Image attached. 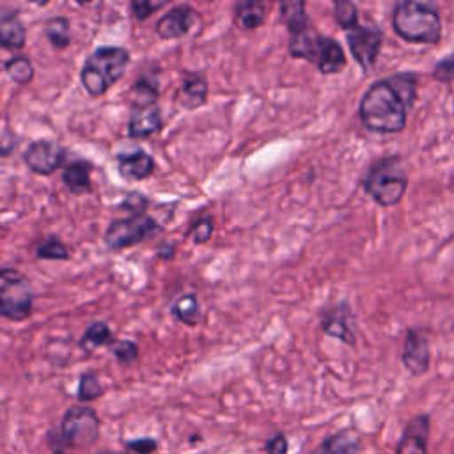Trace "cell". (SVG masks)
Listing matches in <instances>:
<instances>
[{
	"label": "cell",
	"instance_id": "6da1fadb",
	"mask_svg": "<svg viewBox=\"0 0 454 454\" xmlns=\"http://www.w3.org/2000/svg\"><path fill=\"white\" fill-rule=\"evenodd\" d=\"M362 124L374 133H399L406 126L408 105L383 78L374 82L362 96L358 106Z\"/></svg>",
	"mask_w": 454,
	"mask_h": 454
},
{
	"label": "cell",
	"instance_id": "7a4b0ae2",
	"mask_svg": "<svg viewBox=\"0 0 454 454\" xmlns=\"http://www.w3.org/2000/svg\"><path fill=\"white\" fill-rule=\"evenodd\" d=\"M99 427L101 420L94 408L87 404H73L64 411L59 429L48 431L46 443L51 454L89 449L99 440Z\"/></svg>",
	"mask_w": 454,
	"mask_h": 454
},
{
	"label": "cell",
	"instance_id": "3957f363",
	"mask_svg": "<svg viewBox=\"0 0 454 454\" xmlns=\"http://www.w3.org/2000/svg\"><path fill=\"white\" fill-rule=\"evenodd\" d=\"M129 59V50L124 46L106 44L96 48L85 59L80 71V82L85 92L92 98L106 94L108 89L122 78Z\"/></svg>",
	"mask_w": 454,
	"mask_h": 454
},
{
	"label": "cell",
	"instance_id": "277c9868",
	"mask_svg": "<svg viewBox=\"0 0 454 454\" xmlns=\"http://www.w3.org/2000/svg\"><path fill=\"white\" fill-rule=\"evenodd\" d=\"M394 32L408 43L436 44L442 37V20L434 5L403 0L392 12Z\"/></svg>",
	"mask_w": 454,
	"mask_h": 454
},
{
	"label": "cell",
	"instance_id": "5b68a950",
	"mask_svg": "<svg viewBox=\"0 0 454 454\" xmlns=\"http://www.w3.org/2000/svg\"><path fill=\"white\" fill-rule=\"evenodd\" d=\"M364 192L380 206H395L408 188V176L399 156L376 160L362 179Z\"/></svg>",
	"mask_w": 454,
	"mask_h": 454
},
{
	"label": "cell",
	"instance_id": "8992f818",
	"mask_svg": "<svg viewBox=\"0 0 454 454\" xmlns=\"http://www.w3.org/2000/svg\"><path fill=\"white\" fill-rule=\"evenodd\" d=\"M34 293L30 280L16 268L0 271V314L9 321H25L32 314Z\"/></svg>",
	"mask_w": 454,
	"mask_h": 454
},
{
	"label": "cell",
	"instance_id": "52a82bcc",
	"mask_svg": "<svg viewBox=\"0 0 454 454\" xmlns=\"http://www.w3.org/2000/svg\"><path fill=\"white\" fill-rule=\"evenodd\" d=\"M160 232L161 227L151 215H128L108 223L103 241L108 250L119 252L138 243L149 241Z\"/></svg>",
	"mask_w": 454,
	"mask_h": 454
},
{
	"label": "cell",
	"instance_id": "ba28073f",
	"mask_svg": "<svg viewBox=\"0 0 454 454\" xmlns=\"http://www.w3.org/2000/svg\"><path fill=\"white\" fill-rule=\"evenodd\" d=\"M23 163L39 176H51L67 165V151L59 142L39 138L28 144L23 151Z\"/></svg>",
	"mask_w": 454,
	"mask_h": 454
},
{
	"label": "cell",
	"instance_id": "9c48e42d",
	"mask_svg": "<svg viewBox=\"0 0 454 454\" xmlns=\"http://www.w3.org/2000/svg\"><path fill=\"white\" fill-rule=\"evenodd\" d=\"M346 41L351 55L364 71L374 67L383 43V32L378 27L358 25L346 34Z\"/></svg>",
	"mask_w": 454,
	"mask_h": 454
},
{
	"label": "cell",
	"instance_id": "30bf717a",
	"mask_svg": "<svg viewBox=\"0 0 454 454\" xmlns=\"http://www.w3.org/2000/svg\"><path fill=\"white\" fill-rule=\"evenodd\" d=\"M199 21V12L188 5L179 4L170 7L154 25V32L160 39H179L190 32V28Z\"/></svg>",
	"mask_w": 454,
	"mask_h": 454
},
{
	"label": "cell",
	"instance_id": "8fae6325",
	"mask_svg": "<svg viewBox=\"0 0 454 454\" xmlns=\"http://www.w3.org/2000/svg\"><path fill=\"white\" fill-rule=\"evenodd\" d=\"M431 351L426 335L417 328H408L403 342L401 362L413 376H420L429 369Z\"/></svg>",
	"mask_w": 454,
	"mask_h": 454
},
{
	"label": "cell",
	"instance_id": "7c38bea8",
	"mask_svg": "<svg viewBox=\"0 0 454 454\" xmlns=\"http://www.w3.org/2000/svg\"><path fill=\"white\" fill-rule=\"evenodd\" d=\"M115 163H117L119 176L124 177L126 181H144L151 177L156 170L154 158L140 147L117 153Z\"/></svg>",
	"mask_w": 454,
	"mask_h": 454
},
{
	"label": "cell",
	"instance_id": "4fadbf2b",
	"mask_svg": "<svg viewBox=\"0 0 454 454\" xmlns=\"http://www.w3.org/2000/svg\"><path fill=\"white\" fill-rule=\"evenodd\" d=\"M325 39H326V35L317 32V28L310 23L309 27H305L300 32L289 34L287 50L293 59H301V60H307L316 66L319 60V55L323 51Z\"/></svg>",
	"mask_w": 454,
	"mask_h": 454
},
{
	"label": "cell",
	"instance_id": "5bb4252c",
	"mask_svg": "<svg viewBox=\"0 0 454 454\" xmlns=\"http://www.w3.org/2000/svg\"><path fill=\"white\" fill-rule=\"evenodd\" d=\"M429 417L415 415L408 420L397 442L395 454H427Z\"/></svg>",
	"mask_w": 454,
	"mask_h": 454
},
{
	"label": "cell",
	"instance_id": "9a60e30c",
	"mask_svg": "<svg viewBox=\"0 0 454 454\" xmlns=\"http://www.w3.org/2000/svg\"><path fill=\"white\" fill-rule=\"evenodd\" d=\"M351 310L346 301H340L330 309H325L321 314V328L326 335L339 339L348 346H355V333L351 332L348 321L351 319Z\"/></svg>",
	"mask_w": 454,
	"mask_h": 454
},
{
	"label": "cell",
	"instance_id": "2e32d148",
	"mask_svg": "<svg viewBox=\"0 0 454 454\" xmlns=\"http://www.w3.org/2000/svg\"><path fill=\"white\" fill-rule=\"evenodd\" d=\"M207 80L199 71L184 69L181 73V85H179V103L186 110H197L206 105L207 101Z\"/></svg>",
	"mask_w": 454,
	"mask_h": 454
},
{
	"label": "cell",
	"instance_id": "e0dca14e",
	"mask_svg": "<svg viewBox=\"0 0 454 454\" xmlns=\"http://www.w3.org/2000/svg\"><path fill=\"white\" fill-rule=\"evenodd\" d=\"M163 128L161 112L156 106L149 108H133L129 110L128 119V137L133 140H145L156 133H160Z\"/></svg>",
	"mask_w": 454,
	"mask_h": 454
},
{
	"label": "cell",
	"instance_id": "ac0fdd59",
	"mask_svg": "<svg viewBox=\"0 0 454 454\" xmlns=\"http://www.w3.org/2000/svg\"><path fill=\"white\" fill-rule=\"evenodd\" d=\"M160 87H158V76L154 71L151 73H140L135 83L131 85L128 92V103L129 110L133 108H149L158 105Z\"/></svg>",
	"mask_w": 454,
	"mask_h": 454
},
{
	"label": "cell",
	"instance_id": "d6986e66",
	"mask_svg": "<svg viewBox=\"0 0 454 454\" xmlns=\"http://www.w3.org/2000/svg\"><path fill=\"white\" fill-rule=\"evenodd\" d=\"M92 163L87 160H73L62 172V183L73 195H85L92 192Z\"/></svg>",
	"mask_w": 454,
	"mask_h": 454
},
{
	"label": "cell",
	"instance_id": "ffe728a7",
	"mask_svg": "<svg viewBox=\"0 0 454 454\" xmlns=\"http://www.w3.org/2000/svg\"><path fill=\"white\" fill-rule=\"evenodd\" d=\"M27 43V30L18 12H4L0 16V44L5 50H21Z\"/></svg>",
	"mask_w": 454,
	"mask_h": 454
},
{
	"label": "cell",
	"instance_id": "44dd1931",
	"mask_svg": "<svg viewBox=\"0 0 454 454\" xmlns=\"http://www.w3.org/2000/svg\"><path fill=\"white\" fill-rule=\"evenodd\" d=\"M346 64H348V60H346L342 46L337 43V39L326 35L323 51L316 64L319 73L321 74H337L346 67Z\"/></svg>",
	"mask_w": 454,
	"mask_h": 454
},
{
	"label": "cell",
	"instance_id": "7402d4cb",
	"mask_svg": "<svg viewBox=\"0 0 454 454\" xmlns=\"http://www.w3.org/2000/svg\"><path fill=\"white\" fill-rule=\"evenodd\" d=\"M268 5L262 2H238L234 5V20L243 30H255L266 21Z\"/></svg>",
	"mask_w": 454,
	"mask_h": 454
},
{
	"label": "cell",
	"instance_id": "603a6c76",
	"mask_svg": "<svg viewBox=\"0 0 454 454\" xmlns=\"http://www.w3.org/2000/svg\"><path fill=\"white\" fill-rule=\"evenodd\" d=\"M360 442L349 431H339L326 436L312 454H358Z\"/></svg>",
	"mask_w": 454,
	"mask_h": 454
},
{
	"label": "cell",
	"instance_id": "cb8c5ba5",
	"mask_svg": "<svg viewBox=\"0 0 454 454\" xmlns=\"http://www.w3.org/2000/svg\"><path fill=\"white\" fill-rule=\"evenodd\" d=\"M170 314L176 321L193 328L202 321V312H200V303L199 296L195 293H186L179 296L174 305L170 307Z\"/></svg>",
	"mask_w": 454,
	"mask_h": 454
},
{
	"label": "cell",
	"instance_id": "d4e9b609",
	"mask_svg": "<svg viewBox=\"0 0 454 454\" xmlns=\"http://www.w3.org/2000/svg\"><path fill=\"white\" fill-rule=\"evenodd\" d=\"M280 21L286 25L289 34L300 32L312 23L305 12V2H301V0L282 2L280 4Z\"/></svg>",
	"mask_w": 454,
	"mask_h": 454
},
{
	"label": "cell",
	"instance_id": "484cf974",
	"mask_svg": "<svg viewBox=\"0 0 454 454\" xmlns=\"http://www.w3.org/2000/svg\"><path fill=\"white\" fill-rule=\"evenodd\" d=\"M44 35L57 50H66L71 44V23L66 16H53L44 21Z\"/></svg>",
	"mask_w": 454,
	"mask_h": 454
},
{
	"label": "cell",
	"instance_id": "4316f807",
	"mask_svg": "<svg viewBox=\"0 0 454 454\" xmlns=\"http://www.w3.org/2000/svg\"><path fill=\"white\" fill-rule=\"evenodd\" d=\"M35 255L44 261H69L71 252L59 236H44L35 245Z\"/></svg>",
	"mask_w": 454,
	"mask_h": 454
},
{
	"label": "cell",
	"instance_id": "83f0119b",
	"mask_svg": "<svg viewBox=\"0 0 454 454\" xmlns=\"http://www.w3.org/2000/svg\"><path fill=\"white\" fill-rule=\"evenodd\" d=\"M112 340V330L105 321H94L87 326L80 339V348L85 351H92L99 346H108Z\"/></svg>",
	"mask_w": 454,
	"mask_h": 454
},
{
	"label": "cell",
	"instance_id": "f1b7e54d",
	"mask_svg": "<svg viewBox=\"0 0 454 454\" xmlns=\"http://www.w3.org/2000/svg\"><path fill=\"white\" fill-rule=\"evenodd\" d=\"M9 78L20 85H28L34 80V66L27 55H14L4 64Z\"/></svg>",
	"mask_w": 454,
	"mask_h": 454
},
{
	"label": "cell",
	"instance_id": "f546056e",
	"mask_svg": "<svg viewBox=\"0 0 454 454\" xmlns=\"http://www.w3.org/2000/svg\"><path fill=\"white\" fill-rule=\"evenodd\" d=\"M333 18H335L337 25L346 32H351L353 28L358 27V9L349 0H335Z\"/></svg>",
	"mask_w": 454,
	"mask_h": 454
},
{
	"label": "cell",
	"instance_id": "4dcf8cb0",
	"mask_svg": "<svg viewBox=\"0 0 454 454\" xmlns=\"http://www.w3.org/2000/svg\"><path fill=\"white\" fill-rule=\"evenodd\" d=\"M387 80L392 83V87L397 90V94L404 99L408 108H411L413 101H415V96H417V74L399 73V74L388 76Z\"/></svg>",
	"mask_w": 454,
	"mask_h": 454
},
{
	"label": "cell",
	"instance_id": "1f68e13d",
	"mask_svg": "<svg viewBox=\"0 0 454 454\" xmlns=\"http://www.w3.org/2000/svg\"><path fill=\"white\" fill-rule=\"evenodd\" d=\"M103 385L99 381V378L94 372H83L80 376L78 381V388H76V399L82 403H90L96 401L98 397L103 395Z\"/></svg>",
	"mask_w": 454,
	"mask_h": 454
},
{
	"label": "cell",
	"instance_id": "d6a6232c",
	"mask_svg": "<svg viewBox=\"0 0 454 454\" xmlns=\"http://www.w3.org/2000/svg\"><path fill=\"white\" fill-rule=\"evenodd\" d=\"M106 348L115 356V360L122 365H131L138 360V346L133 340L112 339Z\"/></svg>",
	"mask_w": 454,
	"mask_h": 454
},
{
	"label": "cell",
	"instance_id": "836d02e7",
	"mask_svg": "<svg viewBox=\"0 0 454 454\" xmlns=\"http://www.w3.org/2000/svg\"><path fill=\"white\" fill-rule=\"evenodd\" d=\"M213 218L209 215L206 216H200L199 220H195L192 223V227L188 229L186 236L184 238H190L193 245H202V243H207L211 234H213Z\"/></svg>",
	"mask_w": 454,
	"mask_h": 454
},
{
	"label": "cell",
	"instance_id": "e575fe53",
	"mask_svg": "<svg viewBox=\"0 0 454 454\" xmlns=\"http://www.w3.org/2000/svg\"><path fill=\"white\" fill-rule=\"evenodd\" d=\"M149 206V199L140 192H129L122 202L117 206V209L126 211L129 215H145V209Z\"/></svg>",
	"mask_w": 454,
	"mask_h": 454
},
{
	"label": "cell",
	"instance_id": "d590c367",
	"mask_svg": "<svg viewBox=\"0 0 454 454\" xmlns=\"http://www.w3.org/2000/svg\"><path fill=\"white\" fill-rule=\"evenodd\" d=\"M168 2H153V0H133L129 2V9H131V14L135 20L138 21H144L147 20L151 14H154L156 11L167 7Z\"/></svg>",
	"mask_w": 454,
	"mask_h": 454
},
{
	"label": "cell",
	"instance_id": "8d00e7d4",
	"mask_svg": "<svg viewBox=\"0 0 454 454\" xmlns=\"http://www.w3.org/2000/svg\"><path fill=\"white\" fill-rule=\"evenodd\" d=\"M433 76L438 82H452L454 80V51L440 59L433 69Z\"/></svg>",
	"mask_w": 454,
	"mask_h": 454
},
{
	"label": "cell",
	"instance_id": "74e56055",
	"mask_svg": "<svg viewBox=\"0 0 454 454\" xmlns=\"http://www.w3.org/2000/svg\"><path fill=\"white\" fill-rule=\"evenodd\" d=\"M124 445L129 452H135V454H153L158 449V442L151 436L133 438V440H128Z\"/></svg>",
	"mask_w": 454,
	"mask_h": 454
},
{
	"label": "cell",
	"instance_id": "f35d334b",
	"mask_svg": "<svg viewBox=\"0 0 454 454\" xmlns=\"http://www.w3.org/2000/svg\"><path fill=\"white\" fill-rule=\"evenodd\" d=\"M266 454H289V442L284 433H275L266 440Z\"/></svg>",
	"mask_w": 454,
	"mask_h": 454
},
{
	"label": "cell",
	"instance_id": "ab89813d",
	"mask_svg": "<svg viewBox=\"0 0 454 454\" xmlns=\"http://www.w3.org/2000/svg\"><path fill=\"white\" fill-rule=\"evenodd\" d=\"M14 145H16V137L7 128H4V133H2V156H9V153L12 151Z\"/></svg>",
	"mask_w": 454,
	"mask_h": 454
},
{
	"label": "cell",
	"instance_id": "60d3db41",
	"mask_svg": "<svg viewBox=\"0 0 454 454\" xmlns=\"http://www.w3.org/2000/svg\"><path fill=\"white\" fill-rule=\"evenodd\" d=\"M176 254V245L170 243H160V247L156 248V255L160 259H172Z\"/></svg>",
	"mask_w": 454,
	"mask_h": 454
},
{
	"label": "cell",
	"instance_id": "b9f144b4",
	"mask_svg": "<svg viewBox=\"0 0 454 454\" xmlns=\"http://www.w3.org/2000/svg\"><path fill=\"white\" fill-rule=\"evenodd\" d=\"M96 454H119V452H112V450H103V452H96Z\"/></svg>",
	"mask_w": 454,
	"mask_h": 454
}]
</instances>
